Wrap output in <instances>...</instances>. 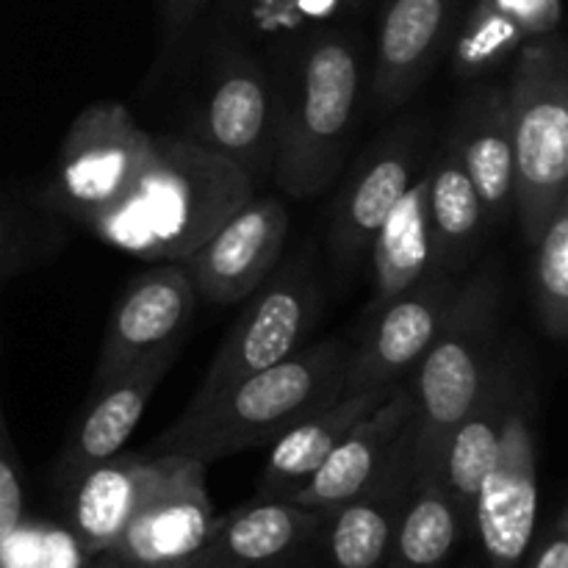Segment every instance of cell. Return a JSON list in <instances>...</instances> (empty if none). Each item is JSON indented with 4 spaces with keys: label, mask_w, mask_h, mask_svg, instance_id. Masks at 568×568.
<instances>
[{
    "label": "cell",
    "mask_w": 568,
    "mask_h": 568,
    "mask_svg": "<svg viewBox=\"0 0 568 568\" xmlns=\"http://www.w3.org/2000/svg\"><path fill=\"white\" fill-rule=\"evenodd\" d=\"M255 194V181L194 139L155 136L153 159L116 205L89 222L109 247L144 261H186Z\"/></svg>",
    "instance_id": "obj_1"
},
{
    "label": "cell",
    "mask_w": 568,
    "mask_h": 568,
    "mask_svg": "<svg viewBox=\"0 0 568 568\" xmlns=\"http://www.w3.org/2000/svg\"><path fill=\"white\" fill-rule=\"evenodd\" d=\"M349 344L327 338L300 347L281 364L244 377L192 416H178L153 444V455L214 464L255 447H270L286 430L342 397Z\"/></svg>",
    "instance_id": "obj_2"
},
{
    "label": "cell",
    "mask_w": 568,
    "mask_h": 568,
    "mask_svg": "<svg viewBox=\"0 0 568 568\" xmlns=\"http://www.w3.org/2000/svg\"><path fill=\"white\" fill-rule=\"evenodd\" d=\"M364 81L358 48L344 33H316L277 87L272 172L288 197H316L338 178Z\"/></svg>",
    "instance_id": "obj_3"
},
{
    "label": "cell",
    "mask_w": 568,
    "mask_h": 568,
    "mask_svg": "<svg viewBox=\"0 0 568 568\" xmlns=\"http://www.w3.org/2000/svg\"><path fill=\"white\" fill-rule=\"evenodd\" d=\"M505 100L514 133V211L532 247L568 200V59L558 33L521 44Z\"/></svg>",
    "instance_id": "obj_4"
},
{
    "label": "cell",
    "mask_w": 568,
    "mask_h": 568,
    "mask_svg": "<svg viewBox=\"0 0 568 568\" xmlns=\"http://www.w3.org/2000/svg\"><path fill=\"white\" fill-rule=\"evenodd\" d=\"M499 286L483 275L455 294L447 322L410 372L416 425V477H442L444 447L480 397L499 355Z\"/></svg>",
    "instance_id": "obj_5"
},
{
    "label": "cell",
    "mask_w": 568,
    "mask_h": 568,
    "mask_svg": "<svg viewBox=\"0 0 568 568\" xmlns=\"http://www.w3.org/2000/svg\"><path fill=\"white\" fill-rule=\"evenodd\" d=\"M320 308L322 288L314 270V247H305L255 288V300L222 338L203 383L181 416L197 414L244 377L258 375L297 353L314 331Z\"/></svg>",
    "instance_id": "obj_6"
},
{
    "label": "cell",
    "mask_w": 568,
    "mask_h": 568,
    "mask_svg": "<svg viewBox=\"0 0 568 568\" xmlns=\"http://www.w3.org/2000/svg\"><path fill=\"white\" fill-rule=\"evenodd\" d=\"M153 150L155 136L133 120L128 105L98 100L67 128L44 197L87 227L120 203L153 159Z\"/></svg>",
    "instance_id": "obj_7"
},
{
    "label": "cell",
    "mask_w": 568,
    "mask_h": 568,
    "mask_svg": "<svg viewBox=\"0 0 568 568\" xmlns=\"http://www.w3.org/2000/svg\"><path fill=\"white\" fill-rule=\"evenodd\" d=\"M214 525L205 464L183 455H161L159 477L111 555L148 568H183L197 558Z\"/></svg>",
    "instance_id": "obj_8"
},
{
    "label": "cell",
    "mask_w": 568,
    "mask_h": 568,
    "mask_svg": "<svg viewBox=\"0 0 568 568\" xmlns=\"http://www.w3.org/2000/svg\"><path fill=\"white\" fill-rule=\"evenodd\" d=\"M532 416L527 388L505 425L497 460L483 477L471 508V527L480 536L491 568H519L536 536L538 471Z\"/></svg>",
    "instance_id": "obj_9"
},
{
    "label": "cell",
    "mask_w": 568,
    "mask_h": 568,
    "mask_svg": "<svg viewBox=\"0 0 568 568\" xmlns=\"http://www.w3.org/2000/svg\"><path fill=\"white\" fill-rule=\"evenodd\" d=\"M458 288L455 275L427 272L408 292L372 311L358 347L349 349L342 394L405 381L442 333Z\"/></svg>",
    "instance_id": "obj_10"
},
{
    "label": "cell",
    "mask_w": 568,
    "mask_h": 568,
    "mask_svg": "<svg viewBox=\"0 0 568 568\" xmlns=\"http://www.w3.org/2000/svg\"><path fill=\"white\" fill-rule=\"evenodd\" d=\"M288 236V211L281 197H250L214 236L181 261L197 300L239 305L277 270Z\"/></svg>",
    "instance_id": "obj_11"
},
{
    "label": "cell",
    "mask_w": 568,
    "mask_h": 568,
    "mask_svg": "<svg viewBox=\"0 0 568 568\" xmlns=\"http://www.w3.org/2000/svg\"><path fill=\"white\" fill-rule=\"evenodd\" d=\"M197 292L181 261L161 264L139 277L111 314L105 336L100 342L92 392L120 377L128 366L164 347H181L189 331Z\"/></svg>",
    "instance_id": "obj_12"
},
{
    "label": "cell",
    "mask_w": 568,
    "mask_h": 568,
    "mask_svg": "<svg viewBox=\"0 0 568 568\" xmlns=\"http://www.w3.org/2000/svg\"><path fill=\"white\" fill-rule=\"evenodd\" d=\"M416 483V425L410 416L369 483L342 508L327 514V552L333 566L381 568L386 564Z\"/></svg>",
    "instance_id": "obj_13"
},
{
    "label": "cell",
    "mask_w": 568,
    "mask_h": 568,
    "mask_svg": "<svg viewBox=\"0 0 568 568\" xmlns=\"http://www.w3.org/2000/svg\"><path fill=\"white\" fill-rule=\"evenodd\" d=\"M419 153V131L403 125L383 136L349 170L333 205L331 222V250L338 270H353L369 253L383 220L416 181Z\"/></svg>",
    "instance_id": "obj_14"
},
{
    "label": "cell",
    "mask_w": 568,
    "mask_h": 568,
    "mask_svg": "<svg viewBox=\"0 0 568 568\" xmlns=\"http://www.w3.org/2000/svg\"><path fill=\"white\" fill-rule=\"evenodd\" d=\"M247 172L255 183L272 172L275 159V105L261 67L244 53H227L214 75L200 114L197 139Z\"/></svg>",
    "instance_id": "obj_15"
},
{
    "label": "cell",
    "mask_w": 568,
    "mask_h": 568,
    "mask_svg": "<svg viewBox=\"0 0 568 568\" xmlns=\"http://www.w3.org/2000/svg\"><path fill=\"white\" fill-rule=\"evenodd\" d=\"M175 355L178 347L159 349L139 364L128 366L120 377L109 381L105 386L94 388L89 408L83 410L75 433L55 460V480L64 491L83 471L114 458L125 447L142 414L148 410L155 388L170 372Z\"/></svg>",
    "instance_id": "obj_16"
},
{
    "label": "cell",
    "mask_w": 568,
    "mask_h": 568,
    "mask_svg": "<svg viewBox=\"0 0 568 568\" xmlns=\"http://www.w3.org/2000/svg\"><path fill=\"white\" fill-rule=\"evenodd\" d=\"M525 392V369H521L516 353L514 349H505V353L499 349L480 397L475 399L469 414L458 422L447 447H444L442 480L458 503L466 527H471V508H475L480 483L497 460L505 425H508L510 414H514L516 403Z\"/></svg>",
    "instance_id": "obj_17"
},
{
    "label": "cell",
    "mask_w": 568,
    "mask_h": 568,
    "mask_svg": "<svg viewBox=\"0 0 568 568\" xmlns=\"http://www.w3.org/2000/svg\"><path fill=\"white\" fill-rule=\"evenodd\" d=\"M458 0H388L381 17L372 89L383 109L403 105L425 83L455 28Z\"/></svg>",
    "instance_id": "obj_18"
},
{
    "label": "cell",
    "mask_w": 568,
    "mask_h": 568,
    "mask_svg": "<svg viewBox=\"0 0 568 568\" xmlns=\"http://www.w3.org/2000/svg\"><path fill=\"white\" fill-rule=\"evenodd\" d=\"M410 416H414V397H410L408 381H403L394 388L392 397L383 399L333 447V453L322 460L320 469L288 503L322 510L325 516L342 508L369 483Z\"/></svg>",
    "instance_id": "obj_19"
},
{
    "label": "cell",
    "mask_w": 568,
    "mask_h": 568,
    "mask_svg": "<svg viewBox=\"0 0 568 568\" xmlns=\"http://www.w3.org/2000/svg\"><path fill=\"white\" fill-rule=\"evenodd\" d=\"M161 471V455H122L83 471L70 494V525L78 547L89 555L111 552Z\"/></svg>",
    "instance_id": "obj_20"
},
{
    "label": "cell",
    "mask_w": 568,
    "mask_h": 568,
    "mask_svg": "<svg viewBox=\"0 0 568 568\" xmlns=\"http://www.w3.org/2000/svg\"><path fill=\"white\" fill-rule=\"evenodd\" d=\"M399 383L366 388V392L355 394H342L331 405H325L316 414H311L308 419L294 425L292 430L283 433L275 444H270L272 453L258 477V488H255L258 499L288 503L308 483V477L320 469L322 460L333 453V447L366 414H372L383 399L392 397Z\"/></svg>",
    "instance_id": "obj_21"
},
{
    "label": "cell",
    "mask_w": 568,
    "mask_h": 568,
    "mask_svg": "<svg viewBox=\"0 0 568 568\" xmlns=\"http://www.w3.org/2000/svg\"><path fill=\"white\" fill-rule=\"evenodd\" d=\"M449 142L458 150L488 225L514 211V133L503 87H480L460 103Z\"/></svg>",
    "instance_id": "obj_22"
},
{
    "label": "cell",
    "mask_w": 568,
    "mask_h": 568,
    "mask_svg": "<svg viewBox=\"0 0 568 568\" xmlns=\"http://www.w3.org/2000/svg\"><path fill=\"white\" fill-rule=\"evenodd\" d=\"M322 510L277 499H255L247 508L216 521L192 568H253L303 547L325 527Z\"/></svg>",
    "instance_id": "obj_23"
},
{
    "label": "cell",
    "mask_w": 568,
    "mask_h": 568,
    "mask_svg": "<svg viewBox=\"0 0 568 568\" xmlns=\"http://www.w3.org/2000/svg\"><path fill=\"white\" fill-rule=\"evenodd\" d=\"M425 178L430 272L458 275L480 247L483 231L488 225L486 209H483L480 194L449 139L436 164L425 172Z\"/></svg>",
    "instance_id": "obj_24"
},
{
    "label": "cell",
    "mask_w": 568,
    "mask_h": 568,
    "mask_svg": "<svg viewBox=\"0 0 568 568\" xmlns=\"http://www.w3.org/2000/svg\"><path fill=\"white\" fill-rule=\"evenodd\" d=\"M427 178H416L392 214L375 233L372 255V292L369 314L408 292L414 283L430 272V225H427Z\"/></svg>",
    "instance_id": "obj_25"
},
{
    "label": "cell",
    "mask_w": 568,
    "mask_h": 568,
    "mask_svg": "<svg viewBox=\"0 0 568 568\" xmlns=\"http://www.w3.org/2000/svg\"><path fill=\"white\" fill-rule=\"evenodd\" d=\"M464 527V514L442 477L419 480L394 532L388 568H442Z\"/></svg>",
    "instance_id": "obj_26"
},
{
    "label": "cell",
    "mask_w": 568,
    "mask_h": 568,
    "mask_svg": "<svg viewBox=\"0 0 568 568\" xmlns=\"http://www.w3.org/2000/svg\"><path fill=\"white\" fill-rule=\"evenodd\" d=\"M536 250V314L541 331L555 342L568 333V200L555 209Z\"/></svg>",
    "instance_id": "obj_27"
},
{
    "label": "cell",
    "mask_w": 568,
    "mask_h": 568,
    "mask_svg": "<svg viewBox=\"0 0 568 568\" xmlns=\"http://www.w3.org/2000/svg\"><path fill=\"white\" fill-rule=\"evenodd\" d=\"M527 33L514 20L494 11L491 6L477 0L475 9L460 26L458 39L453 48V67L460 78H480L488 72L508 64L521 44L527 42Z\"/></svg>",
    "instance_id": "obj_28"
},
{
    "label": "cell",
    "mask_w": 568,
    "mask_h": 568,
    "mask_svg": "<svg viewBox=\"0 0 568 568\" xmlns=\"http://www.w3.org/2000/svg\"><path fill=\"white\" fill-rule=\"evenodd\" d=\"M22 508H26V491H22L20 458L0 405V549L20 530Z\"/></svg>",
    "instance_id": "obj_29"
},
{
    "label": "cell",
    "mask_w": 568,
    "mask_h": 568,
    "mask_svg": "<svg viewBox=\"0 0 568 568\" xmlns=\"http://www.w3.org/2000/svg\"><path fill=\"white\" fill-rule=\"evenodd\" d=\"M480 3L491 6L494 11L505 14L521 26L527 37H547L555 33L564 17V6L560 0H480Z\"/></svg>",
    "instance_id": "obj_30"
},
{
    "label": "cell",
    "mask_w": 568,
    "mask_h": 568,
    "mask_svg": "<svg viewBox=\"0 0 568 568\" xmlns=\"http://www.w3.org/2000/svg\"><path fill=\"white\" fill-rule=\"evenodd\" d=\"M530 568H568V521L566 510H560L555 519L552 530L544 538L538 547L536 558H532Z\"/></svg>",
    "instance_id": "obj_31"
},
{
    "label": "cell",
    "mask_w": 568,
    "mask_h": 568,
    "mask_svg": "<svg viewBox=\"0 0 568 568\" xmlns=\"http://www.w3.org/2000/svg\"><path fill=\"white\" fill-rule=\"evenodd\" d=\"M209 0H164V48L170 50L183 37L189 26L197 20Z\"/></svg>",
    "instance_id": "obj_32"
},
{
    "label": "cell",
    "mask_w": 568,
    "mask_h": 568,
    "mask_svg": "<svg viewBox=\"0 0 568 568\" xmlns=\"http://www.w3.org/2000/svg\"><path fill=\"white\" fill-rule=\"evenodd\" d=\"M355 3V0H297L300 11L311 17H327L333 9H342V6Z\"/></svg>",
    "instance_id": "obj_33"
},
{
    "label": "cell",
    "mask_w": 568,
    "mask_h": 568,
    "mask_svg": "<svg viewBox=\"0 0 568 568\" xmlns=\"http://www.w3.org/2000/svg\"><path fill=\"white\" fill-rule=\"evenodd\" d=\"M120 568H148V566H139V564H128V560H122Z\"/></svg>",
    "instance_id": "obj_34"
},
{
    "label": "cell",
    "mask_w": 568,
    "mask_h": 568,
    "mask_svg": "<svg viewBox=\"0 0 568 568\" xmlns=\"http://www.w3.org/2000/svg\"><path fill=\"white\" fill-rule=\"evenodd\" d=\"M0 242H3V225H0Z\"/></svg>",
    "instance_id": "obj_35"
},
{
    "label": "cell",
    "mask_w": 568,
    "mask_h": 568,
    "mask_svg": "<svg viewBox=\"0 0 568 568\" xmlns=\"http://www.w3.org/2000/svg\"><path fill=\"white\" fill-rule=\"evenodd\" d=\"M225 3H233V0H225Z\"/></svg>",
    "instance_id": "obj_36"
}]
</instances>
